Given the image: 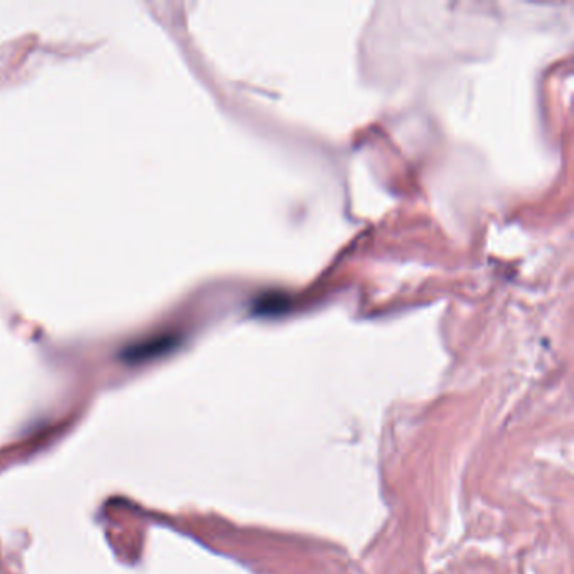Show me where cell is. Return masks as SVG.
Here are the masks:
<instances>
[{
	"label": "cell",
	"instance_id": "obj_1",
	"mask_svg": "<svg viewBox=\"0 0 574 574\" xmlns=\"http://www.w3.org/2000/svg\"><path fill=\"white\" fill-rule=\"evenodd\" d=\"M171 339L164 337V339H154V341L144 342L140 346H135L132 349H128L127 352V359L130 361H142V359H149V357L155 356V354H160L165 351L167 347H171Z\"/></svg>",
	"mask_w": 574,
	"mask_h": 574
}]
</instances>
